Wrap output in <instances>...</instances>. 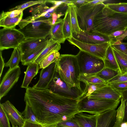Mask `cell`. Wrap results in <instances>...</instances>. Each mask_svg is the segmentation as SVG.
<instances>
[{
  "mask_svg": "<svg viewBox=\"0 0 127 127\" xmlns=\"http://www.w3.org/2000/svg\"><path fill=\"white\" fill-rule=\"evenodd\" d=\"M24 100L32 108L43 127H55L79 112L77 99L65 96L46 89H26Z\"/></svg>",
  "mask_w": 127,
  "mask_h": 127,
  "instance_id": "6da1fadb",
  "label": "cell"
},
{
  "mask_svg": "<svg viewBox=\"0 0 127 127\" xmlns=\"http://www.w3.org/2000/svg\"><path fill=\"white\" fill-rule=\"evenodd\" d=\"M21 73L19 66L12 69H9L6 73L0 84V100L7 94L18 81Z\"/></svg>",
  "mask_w": 127,
  "mask_h": 127,
  "instance_id": "8fae6325",
  "label": "cell"
},
{
  "mask_svg": "<svg viewBox=\"0 0 127 127\" xmlns=\"http://www.w3.org/2000/svg\"><path fill=\"white\" fill-rule=\"evenodd\" d=\"M120 91L108 86L94 91L88 97L89 98H100L117 101L121 99Z\"/></svg>",
  "mask_w": 127,
  "mask_h": 127,
  "instance_id": "e0dca14e",
  "label": "cell"
},
{
  "mask_svg": "<svg viewBox=\"0 0 127 127\" xmlns=\"http://www.w3.org/2000/svg\"><path fill=\"white\" fill-rule=\"evenodd\" d=\"M108 83H88L85 84V87L82 94L78 98L79 102L88 97L95 91L108 86Z\"/></svg>",
  "mask_w": 127,
  "mask_h": 127,
  "instance_id": "4316f807",
  "label": "cell"
},
{
  "mask_svg": "<svg viewBox=\"0 0 127 127\" xmlns=\"http://www.w3.org/2000/svg\"><path fill=\"white\" fill-rule=\"evenodd\" d=\"M23 10L15 9L7 12L3 11L0 16V26L3 28H15L22 19Z\"/></svg>",
  "mask_w": 127,
  "mask_h": 127,
  "instance_id": "5bb4252c",
  "label": "cell"
},
{
  "mask_svg": "<svg viewBox=\"0 0 127 127\" xmlns=\"http://www.w3.org/2000/svg\"><path fill=\"white\" fill-rule=\"evenodd\" d=\"M119 74L120 73L118 71L104 67L98 73L90 75L98 77L108 82L109 80Z\"/></svg>",
  "mask_w": 127,
  "mask_h": 127,
  "instance_id": "f546056e",
  "label": "cell"
},
{
  "mask_svg": "<svg viewBox=\"0 0 127 127\" xmlns=\"http://www.w3.org/2000/svg\"><path fill=\"white\" fill-rule=\"evenodd\" d=\"M63 20V31L64 37L66 39L71 38L72 34L69 9L68 7L65 13V16Z\"/></svg>",
  "mask_w": 127,
  "mask_h": 127,
  "instance_id": "f1b7e54d",
  "label": "cell"
},
{
  "mask_svg": "<svg viewBox=\"0 0 127 127\" xmlns=\"http://www.w3.org/2000/svg\"><path fill=\"white\" fill-rule=\"evenodd\" d=\"M121 100L87 97L79 102V112L92 114H99L109 110L115 109Z\"/></svg>",
  "mask_w": 127,
  "mask_h": 127,
  "instance_id": "277c9868",
  "label": "cell"
},
{
  "mask_svg": "<svg viewBox=\"0 0 127 127\" xmlns=\"http://www.w3.org/2000/svg\"><path fill=\"white\" fill-rule=\"evenodd\" d=\"M67 6L69 9L72 34H79L80 33L81 29L78 24L76 6L73 3H68Z\"/></svg>",
  "mask_w": 127,
  "mask_h": 127,
  "instance_id": "83f0119b",
  "label": "cell"
},
{
  "mask_svg": "<svg viewBox=\"0 0 127 127\" xmlns=\"http://www.w3.org/2000/svg\"><path fill=\"white\" fill-rule=\"evenodd\" d=\"M94 32L109 35L116 31L127 29V15L115 11L105 4L95 16Z\"/></svg>",
  "mask_w": 127,
  "mask_h": 127,
  "instance_id": "7a4b0ae2",
  "label": "cell"
},
{
  "mask_svg": "<svg viewBox=\"0 0 127 127\" xmlns=\"http://www.w3.org/2000/svg\"><path fill=\"white\" fill-rule=\"evenodd\" d=\"M48 40L46 38H25L18 47L21 53V62L38 48L47 43Z\"/></svg>",
  "mask_w": 127,
  "mask_h": 127,
  "instance_id": "4fadbf2b",
  "label": "cell"
},
{
  "mask_svg": "<svg viewBox=\"0 0 127 127\" xmlns=\"http://www.w3.org/2000/svg\"><path fill=\"white\" fill-rule=\"evenodd\" d=\"M52 25V18H36L32 16L22 19L18 24L20 28L18 30L26 39L46 38L50 34Z\"/></svg>",
  "mask_w": 127,
  "mask_h": 127,
  "instance_id": "3957f363",
  "label": "cell"
},
{
  "mask_svg": "<svg viewBox=\"0 0 127 127\" xmlns=\"http://www.w3.org/2000/svg\"><path fill=\"white\" fill-rule=\"evenodd\" d=\"M103 60L104 67L118 71L120 72L111 45L107 48Z\"/></svg>",
  "mask_w": 127,
  "mask_h": 127,
  "instance_id": "484cf974",
  "label": "cell"
},
{
  "mask_svg": "<svg viewBox=\"0 0 127 127\" xmlns=\"http://www.w3.org/2000/svg\"><path fill=\"white\" fill-rule=\"evenodd\" d=\"M127 30L118 31L114 32L109 35V36L112 38L116 40V39L123 34Z\"/></svg>",
  "mask_w": 127,
  "mask_h": 127,
  "instance_id": "f6af8a7d",
  "label": "cell"
},
{
  "mask_svg": "<svg viewBox=\"0 0 127 127\" xmlns=\"http://www.w3.org/2000/svg\"><path fill=\"white\" fill-rule=\"evenodd\" d=\"M105 5L104 3H101L90 6L83 5L79 8L76 6L78 24L81 30L93 32L94 18Z\"/></svg>",
  "mask_w": 127,
  "mask_h": 127,
  "instance_id": "5b68a950",
  "label": "cell"
},
{
  "mask_svg": "<svg viewBox=\"0 0 127 127\" xmlns=\"http://www.w3.org/2000/svg\"></svg>",
  "mask_w": 127,
  "mask_h": 127,
  "instance_id": "db71d44e",
  "label": "cell"
},
{
  "mask_svg": "<svg viewBox=\"0 0 127 127\" xmlns=\"http://www.w3.org/2000/svg\"><path fill=\"white\" fill-rule=\"evenodd\" d=\"M0 78L5 65L4 62V59L2 57L1 51H0Z\"/></svg>",
  "mask_w": 127,
  "mask_h": 127,
  "instance_id": "bcb514c9",
  "label": "cell"
},
{
  "mask_svg": "<svg viewBox=\"0 0 127 127\" xmlns=\"http://www.w3.org/2000/svg\"><path fill=\"white\" fill-rule=\"evenodd\" d=\"M76 56L80 74H94L104 67L103 59L90 54L80 50Z\"/></svg>",
  "mask_w": 127,
  "mask_h": 127,
  "instance_id": "8992f818",
  "label": "cell"
},
{
  "mask_svg": "<svg viewBox=\"0 0 127 127\" xmlns=\"http://www.w3.org/2000/svg\"><path fill=\"white\" fill-rule=\"evenodd\" d=\"M63 19L58 18L55 24L52 25L50 32V38L60 44L64 43L66 40L63 33Z\"/></svg>",
  "mask_w": 127,
  "mask_h": 127,
  "instance_id": "7402d4cb",
  "label": "cell"
},
{
  "mask_svg": "<svg viewBox=\"0 0 127 127\" xmlns=\"http://www.w3.org/2000/svg\"><path fill=\"white\" fill-rule=\"evenodd\" d=\"M0 127H11L9 120L0 105Z\"/></svg>",
  "mask_w": 127,
  "mask_h": 127,
  "instance_id": "74e56055",
  "label": "cell"
},
{
  "mask_svg": "<svg viewBox=\"0 0 127 127\" xmlns=\"http://www.w3.org/2000/svg\"><path fill=\"white\" fill-rule=\"evenodd\" d=\"M21 58V53L19 47L15 48L14 49L10 59L5 64V66L9 67L10 69L18 67Z\"/></svg>",
  "mask_w": 127,
  "mask_h": 127,
  "instance_id": "4dcf8cb0",
  "label": "cell"
},
{
  "mask_svg": "<svg viewBox=\"0 0 127 127\" xmlns=\"http://www.w3.org/2000/svg\"><path fill=\"white\" fill-rule=\"evenodd\" d=\"M39 68V65L37 64L32 63L28 65L21 88L26 89L28 87L32 79L38 73Z\"/></svg>",
  "mask_w": 127,
  "mask_h": 127,
  "instance_id": "cb8c5ba5",
  "label": "cell"
},
{
  "mask_svg": "<svg viewBox=\"0 0 127 127\" xmlns=\"http://www.w3.org/2000/svg\"><path fill=\"white\" fill-rule=\"evenodd\" d=\"M47 89L60 95L78 99L82 93L76 87H69L61 79L56 70L54 77Z\"/></svg>",
  "mask_w": 127,
  "mask_h": 127,
  "instance_id": "ba28073f",
  "label": "cell"
},
{
  "mask_svg": "<svg viewBox=\"0 0 127 127\" xmlns=\"http://www.w3.org/2000/svg\"><path fill=\"white\" fill-rule=\"evenodd\" d=\"M108 86L111 87L120 92L124 91L127 90V82L108 83Z\"/></svg>",
  "mask_w": 127,
  "mask_h": 127,
  "instance_id": "b9f144b4",
  "label": "cell"
},
{
  "mask_svg": "<svg viewBox=\"0 0 127 127\" xmlns=\"http://www.w3.org/2000/svg\"><path fill=\"white\" fill-rule=\"evenodd\" d=\"M25 39L24 35L18 29L3 28L0 30V50L18 47Z\"/></svg>",
  "mask_w": 127,
  "mask_h": 127,
  "instance_id": "52a82bcc",
  "label": "cell"
},
{
  "mask_svg": "<svg viewBox=\"0 0 127 127\" xmlns=\"http://www.w3.org/2000/svg\"><path fill=\"white\" fill-rule=\"evenodd\" d=\"M121 97L124 104V115L123 122L127 121V90L120 91Z\"/></svg>",
  "mask_w": 127,
  "mask_h": 127,
  "instance_id": "ab89813d",
  "label": "cell"
},
{
  "mask_svg": "<svg viewBox=\"0 0 127 127\" xmlns=\"http://www.w3.org/2000/svg\"><path fill=\"white\" fill-rule=\"evenodd\" d=\"M12 127H19L18 126H15V125H13V126H12Z\"/></svg>",
  "mask_w": 127,
  "mask_h": 127,
  "instance_id": "f5cc1de1",
  "label": "cell"
},
{
  "mask_svg": "<svg viewBox=\"0 0 127 127\" xmlns=\"http://www.w3.org/2000/svg\"><path fill=\"white\" fill-rule=\"evenodd\" d=\"M58 51H54L42 60L39 64L40 68H45L54 62H56L60 57Z\"/></svg>",
  "mask_w": 127,
  "mask_h": 127,
  "instance_id": "d6a6232c",
  "label": "cell"
},
{
  "mask_svg": "<svg viewBox=\"0 0 127 127\" xmlns=\"http://www.w3.org/2000/svg\"><path fill=\"white\" fill-rule=\"evenodd\" d=\"M72 118L59 123L56 127H79L77 123Z\"/></svg>",
  "mask_w": 127,
  "mask_h": 127,
  "instance_id": "60d3db41",
  "label": "cell"
},
{
  "mask_svg": "<svg viewBox=\"0 0 127 127\" xmlns=\"http://www.w3.org/2000/svg\"><path fill=\"white\" fill-rule=\"evenodd\" d=\"M48 42L38 48L27 58L21 62L22 64L24 65H28L30 63H32L46 47Z\"/></svg>",
  "mask_w": 127,
  "mask_h": 127,
  "instance_id": "d590c367",
  "label": "cell"
},
{
  "mask_svg": "<svg viewBox=\"0 0 127 127\" xmlns=\"http://www.w3.org/2000/svg\"><path fill=\"white\" fill-rule=\"evenodd\" d=\"M111 46L127 55V42H123L120 41L116 40Z\"/></svg>",
  "mask_w": 127,
  "mask_h": 127,
  "instance_id": "f35d334b",
  "label": "cell"
},
{
  "mask_svg": "<svg viewBox=\"0 0 127 127\" xmlns=\"http://www.w3.org/2000/svg\"><path fill=\"white\" fill-rule=\"evenodd\" d=\"M56 62H54L47 67L42 69L38 81L32 87L39 89H47L54 77L56 72Z\"/></svg>",
  "mask_w": 127,
  "mask_h": 127,
  "instance_id": "2e32d148",
  "label": "cell"
},
{
  "mask_svg": "<svg viewBox=\"0 0 127 127\" xmlns=\"http://www.w3.org/2000/svg\"><path fill=\"white\" fill-rule=\"evenodd\" d=\"M67 39L71 44L75 46L80 50L90 54L103 60L107 48L112 44L111 42L97 44H88L80 41L72 36Z\"/></svg>",
  "mask_w": 127,
  "mask_h": 127,
  "instance_id": "9c48e42d",
  "label": "cell"
},
{
  "mask_svg": "<svg viewBox=\"0 0 127 127\" xmlns=\"http://www.w3.org/2000/svg\"><path fill=\"white\" fill-rule=\"evenodd\" d=\"M79 79L80 82H83L85 84L88 83H108L98 77L86 74H80L79 76Z\"/></svg>",
  "mask_w": 127,
  "mask_h": 127,
  "instance_id": "836d02e7",
  "label": "cell"
},
{
  "mask_svg": "<svg viewBox=\"0 0 127 127\" xmlns=\"http://www.w3.org/2000/svg\"><path fill=\"white\" fill-rule=\"evenodd\" d=\"M105 4L109 8L115 11L127 15V3Z\"/></svg>",
  "mask_w": 127,
  "mask_h": 127,
  "instance_id": "e575fe53",
  "label": "cell"
},
{
  "mask_svg": "<svg viewBox=\"0 0 127 127\" xmlns=\"http://www.w3.org/2000/svg\"><path fill=\"white\" fill-rule=\"evenodd\" d=\"M107 1L106 0H92L84 5L86 6L93 5L101 3H104L105 1Z\"/></svg>",
  "mask_w": 127,
  "mask_h": 127,
  "instance_id": "7dc6e473",
  "label": "cell"
},
{
  "mask_svg": "<svg viewBox=\"0 0 127 127\" xmlns=\"http://www.w3.org/2000/svg\"><path fill=\"white\" fill-rule=\"evenodd\" d=\"M59 60L66 65L71 73L76 87L83 93V91L81 87L79 79L80 74V70L76 56L71 54H62Z\"/></svg>",
  "mask_w": 127,
  "mask_h": 127,
  "instance_id": "7c38bea8",
  "label": "cell"
},
{
  "mask_svg": "<svg viewBox=\"0 0 127 127\" xmlns=\"http://www.w3.org/2000/svg\"><path fill=\"white\" fill-rule=\"evenodd\" d=\"M120 127H127V121L122 123L120 125Z\"/></svg>",
  "mask_w": 127,
  "mask_h": 127,
  "instance_id": "816d5d0a",
  "label": "cell"
},
{
  "mask_svg": "<svg viewBox=\"0 0 127 127\" xmlns=\"http://www.w3.org/2000/svg\"><path fill=\"white\" fill-rule=\"evenodd\" d=\"M97 115L79 112L72 118L79 127H96Z\"/></svg>",
  "mask_w": 127,
  "mask_h": 127,
  "instance_id": "d6986e66",
  "label": "cell"
},
{
  "mask_svg": "<svg viewBox=\"0 0 127 127\" xmlns=\"http://www.w3.org/2000/svg\"><path fill=\"white\" fill-rule=\"evenodd\" d=\"M52 25L55 24L58 19V17L57 14L55 13H54L52 14Z\"/></svg>",
  "mask_w": 127,
  "mask_h": 127,
  "instance_id": "f907efd6",
  "label": "cell"
},
{
  "mask_svg": "<svg viewBox=\"0 0 127 127\" xmlns=\"http://www.w3.org/2000/svg\"><path fill=\"white\" fill-rule=\"evenodd\" d=\"M56 70L61 79L69 87L76 88L72 79L71 73L66 65L59 59L56 62Z\"/></svg>",
  "mask_w": 127,
  "mask_h": 127,
  "instance_id": "ffe728a7",
  "label": "cell"
},
{
  "mask_svg": "<svg viewBox=\"0 0 127 127\" xmlns=\"http://www.w3.org/2000/svg\"><path fill=\"white\" fill-rule=\"evenodd\" d=\"M72 36L82 42L93 44L109 42H111L112 44L116 40L109 35L96 32H91L81 30L79 33L72 34Z\"/></svg>",
  "mask_w": 127,
  "mask_h": 127,
  "instance_id": "30bf717a",
  "label": "cell"
},
{
  "mask_svg": "<svg viewBox=\"0 0 127 127\" xmlns=\"http://www.w3.org/2000/svg\"><path fill=\"white\" fill-rule=\"evenodd\" d=\"M117 112L114 109L97 114L96 127H113L116 121Z\"/></svg>",
  "mask_w": 127,
  "mask_h": 127,
  "instance_id": "ac0fdd59",
  "label": "cell"
},
{
  "mask_svg": "<svg viewBox=\"0 0 127 127\" xmlns=\"http://www.w3.org/2000/svg\"><path fill=\"white\" fill-rule=\"evenodd\" d=\"M112 47L118 66L120 74H127V55Z\"/></svg>",
  "mask_w": 127,
  "mask_h": 127,
  "instance_id": "d4e9b609",
  "label": "cell"
},
{
  "mask_svg": "<svg viewBox=\"0 0 127 127\" xmlns=\"http://www.w3.org/2000/svg\"><path fill=\"white\" fill-rule=\"evenodd\" d=\"M26 106L22 113L26 121L33 124L41 125L37 119L32 108L29 105L25 102Z\"/></svg>",
  "mask_w": 127,
  "mask_h": 127,
  "instance_id": "1f68e13d",
  "label": "cell"
},
{
  "mask_svg": "<svg viewBox=\"0 0 127 127\" xmlns=\"http://www.w3.org/2000/svg\"><path fill=\"white\" fill-rule=\"evenodd\" d=\"M12 126L23 127L26 122L22 113L19 112L8 100L0 104Z\"/></svg>",
  "mask_w": 127,
  "mask_h": 127,
  "instance_id": "9a60e30c",
  "label": "cell"
},
{
  "mask_svg": "<svg viewBox=\"0 0 127 127\" xmlns=\"http://www.w3.org/2000/svg\"><path fill=\"white\" fill-rule=\"evenodd\" d=\"M127 82V74H119L114 77L108 82V83H119Z\"/></svg>",
  "mask_w": 127,
  "mask_h": 127,
  "instance_id": "7bdbcfd3",
  "label": "cell"
},
{
  "mask_svg": "<svg viewBox=\"0 0 127 127\" xmlns=\"http://www.w3.org/2000/svg\"><path fill=\"white\" fill-rule=\"evenodd\" d=\"M127 39V30L121 36L117 37L116 40H117L120 41L121 42L124 39L126 40Z\"/></svg>",
  "mask_w": 127,
  "mask_h": 127,
  "instance_id": "681fc988",
  "label": "cell"
},
{
  "mask_svg": "<svg viewBox=\"0 0 127 127\" xmlns=\"http://www.w3.org/2000/svg\"><path fill=\"white\" fill-rule=\"evenodd\" d=\"M47 2L46 0H41L36 1H31L22 4L17 6L9 10L11 11L15 9L23 10L27 8L28 7L37 4H45Z\"/></svg>",
  "mask_w": 127,
  "mask_h": 127,
  "instance_id": "8d00e7d4",
  "label": "cell"
},
{
  "mask_svg": "<svg viewBox=\"0 0 127 127\" xmlns=\"http://www.w3.org/2000/svg\"><path fill=\"white\" fill-rule=\"evenodd\" d=\"M92 0H71V3H73L78 8H79Z\"/></svg>",
  "mask_w": 127,
  "mask_h": 127,
  "instance_id": "ee69618b",
  "label": "cell"
},
{
  "mask_svg": "<svg viewBox=\"0 0 127 127\" xmlns=\"http://www.w3.org/2000/svg\"><path fill=\"white\" fill-rule=\"evenodd\" d=\"M61 48L60 43L51 38L48 40L47 46L32 63L38 64L47 56L54 51H59Z\"/></svg>",
  "mask_w": 127,
  "mask_h": 127,
  "instance_id": "603a6c76",
  "label": "cell"
},
{
  "mask_svg": "<svg viewBox=\"0 0 127 127\" xmlns=\"http://www.w3.org/2000/svg\"><path fill=\"white\" fill-rule=\"evenodd\" d=\"M59 5H55L50 7L46 5V3L40 4L35 8H31L30 12L32 16L37 18L44 17L47 18H52L53 14Z\"/></svg>",
  "mask_w": 127,
  "mask_h": 127,
  "instance_id": "44dd1931",
  "label": "cell"
},
{
  "mask_svg": "<svg viewBox=\"0 0 127 127\" xmlns=\"http://www.w3.org/2000/svg\"><path fill=\"white\" fill-rule=\"evenodd\" d=\"M23 127H43L42 126L39 124H36L29 122L27 121L25 122L24 125Z\"/></svg>",
  "mask_w": 127,
  "mask_h": 127,
  "instance_id": "c3c4849f",
  "label": "cell"
}]
</instances>
